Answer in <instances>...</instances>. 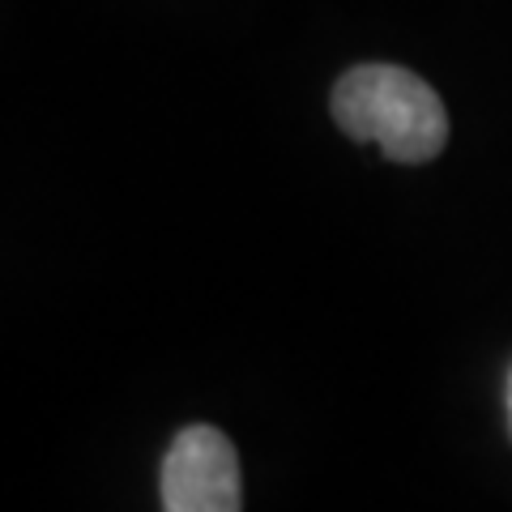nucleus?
<instances>
[{
  "label": "nucleus",
  "mask_w": 512,
  "mask_h": 512,
  "mask_svg": "<svg viewBox=\"0 0 512 512\" xmlns=\"http://www.w3.org/2000/svg\"><path fill=\"white\" fill-rule=\"evenodd\" d=\"M333 120L346 137L376 141L389 163H431L448 141L440 94L402 64H359L333 86Z\"/></svg>",
  "instance_id": "nucleus-1"
},
{
  "label": "nucleus",
  "mask_w": 512,
  "mask_h": 512,
  "mask_svg": "<svg viewBox=\"0 0 512 512\" xmlns=\"http://www.w3.org/2000/svg\"><path fill=\"white\" fill-rule=\"evenodd\" d=\"M163 512H244L235 444L210 423H188L163 457Z\"/></svg>",
  "instance_id": "nucleus-2"
},
{
  "label": "nucleus",
  "mask_w": 512,
  "mask_h": 512,
  "mask_svg": "<svg viewBox=\"0 0 512 512\" xmlns=\"http://www.w3.org/2000/svg\"><path fill=\"white\" fill-rule=\"evenodd\" d=\"M508 419H512V376H508Z\"/></svg>",
  "instance_id": "nucleus-3"
}]
</instances>
